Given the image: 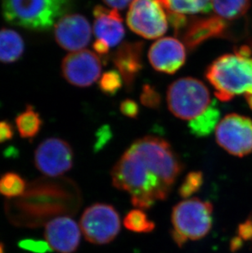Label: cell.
I'll return each instance as SVG.
<instances>
[{
    "label": "cell",
    "mask_w": 252,
    "mask_h": 253,
    "mask_svg": "<svg viewBox=\"0 0 252 253\" xmlns=\"http://www.w3.org/2000/svg\"><path fill=\"white\" fill-rule=\"evenodd\" d=\"M183 169L180 158L167 140L145 136L125 151L111 177L116 189L130 196L133 207L147 210L169 197Z\"/></svg>",
    "instance_id": "cell-1"
},
{
    "label": "cell",
    "mask_w": 252,
    "mask_h": 253,
    "mask_svg": "<svg viewBox=\"0 0 252 253\" xmlns=\"http://www.w3.org/2000/svg\"><path fill=\"white\" fill-rule=\"evenodd\" d=\"M205 77L222 102L244 95L252 109V57L248 46L220 56L207 67Z\"/></svg>",
    "instance_id": "cell-2"
},
{
    "label": "cell",
    "mask_w": 252,
    "mask_h": 253,
    "mask_svg": "<svg viewBox=\"0 0 252 253\" xmlns=\"http://www.w3.org/2000/svg\"><path fill=\"white\" fill-rule=\"evenodd\" d=\"M76 0H2V15L8 23L47 31L74 7Z\"/></svg>",
    "instance_id": "cell-3"
},
{
    "label": "cell",
    "mask_w": 252,
    "mask_h": 253,
    "mask_svg": "<svg viewBox=\"0 0 252 253\" xmlns=\"http://www.w3.org/2000/svg\"><path fill=\"white\" fill-rule=\"evenodd\" d=\"M211 203L190 198L177 203L172 210V239L178 248L198 241L209 234L213 225Z\"/></svg>",
    "instance_id": "cell-4"
},
{
    "label": "cell",
    "mask_w": 252,
    "mask_h": 253,
    "mask_svg": "<svg viewBox=\"0 0 252 253\" xmlns=\"http://www.w3.org/2000/svg\"><path fill=\"white\" fill-rule=\"evenodd\" d=\"M167 100L168 108L174 117L191 121L209 107L210 94L200 80L183 77L169 86Z\"/></svg>",
    "instance_id": "cell-5"
},
{
    "label": "cell",
    "mask_w": 252,
    "mask_h": 253,
    "mask_svg": "<svg viewBox=\"0 0 252 253\" xmlns=\"http://www.w3.org/2000/svg\"><path fill=\"white\" fill-rule=\"evenodd\" d=\"M80 227L87 241L96 245H105L118 236L122 229V220L113 206L94 203L84 211Z\"/></svg>",
    "instance_id": "cell-6"
},
{
    "label": "cell",
    "mask_w": 252,
    "mask_h": 253,
    "mask_svg": "<svg viewBox=\"0 0 252 253\" xmlns=\"http://www.w3.org/2000/svg\"><path fill=\"white\" fill-rule=\"evenodd\" d=\"M126 22L131 31L148 40L160 38L168 29V17L160 0H133Z\"/></svg>",
    "instance_id": "cell-7"
},
{
    "label": "cell",
    "mask_w": 252,
    "mask_h": 253,
    "mask_svg": "<svg viewBox=\"0 0 252 253\" xmlns=\"http://www.w3.org/2000/svg\"><path fill=\"white\" fill-rule=\"evenodd\" d=\"M215 139L231 155H249L252 153V120L237 113L227 115L217 126Z\"/></svg>",
    "instance_id": "cell-8"
},
{
    "label": "cell",
    "mask_w": 252,
    "mask_h": 253,
    "mask_svg": "<svg viewBox=\"0 0 252 253\" xmlns=\"http://www.w3.org/2000/svg\"><path fill=\"white\" fill-rule=\"evenodd\" d=\"M73 150L69 143L58 138L45 139L35 153L37 169L48 176H60L73 167Z\"/></svg>",
    "instance_id": "cell-9"
},
{
    "label": "cell",
    "mask_w": 252,
    "mask_h": 253,
    "mask_svg": "<svg viewBox=\"0 0 252 253\" xmlns=\"http://www.w3.org/2000/svg\"><path fill=\"white\" fill-rule=\"evenodd\" d=\"M93 31L97 40L93 49L100 55H107L110 48L118 45L124 38V24L122 16L116 9L98 5L93 9Z\"/></svg>",
    "instance_id": "cell-10"
},
{
    "label": "cell",
    "mask_w": 252,
    "mask_h": 253,
    "mask_svg": "<svg viewBox=\"0 0 252 253\" xmlns=\"http://www.w3.org/2000/svg\"><path fill=\"white\" fill-rule=\"evenodd\" d=\"M62 70L63 77L70 84L88 87L100 77L102 62L92 51H76L65 57Z\"/></svg>",
    "instance_id": "cell-11"
},
{
    "label": "cell",
    "mask_w": 252,
    "mask_h": 253,
    "mask_svg": "<svg viewBox=\"0 0 252 253\" xmlns=\"http://www.w3.org/2000/svg\"><path fill=\"white\" fill-rule=\"evenodd\" d=\"M92 29L81 14H67L55 25V39L62 48L76 52L85 48L91 41Z\"/></svg>",
    "instance_id": "cell-12"
},
{
    "label": "cell",
    "mask_w": 252,
    "mask_h": 253,
    "mask_svg": "<svg viewBox=\"0 0 252 253\" xmlns=\"http://www.w3.org/2000/svg\"><path fill=\"white\" fill-rule=\"evenodd\" d=\"M185 47L181 41L173 37H166L156 41L148 51V60L157 72L174 74L185 64Z\"/></svg>",
    "instance_id": "cell-13"
},
{
    "label": "cell",
    "mask_w": 252,
    "mask_h": 253,
    "mask_svg": "<svg viewBox=\"0 0 252 253\" xmlns=\"http://www.w3.org/2000/svg\"><path fill=\"white\" fill-rule=\"evenodd\" d=\"M228 29V22L217 16L194 17L188 20L178 36L188 49L193 51L210 39L224 38Z\"/></svg>",
    "instance_id": "cell-14"
},
{
    "label": "cell",
    "mask_w": 252,
    "mask_h": 253,
    "mask_svg": "<svg viewBox=\"0 0 252 253\" xmlns=\"http://www.w3.org/2000/svg\"><path fill=\"white\" fill-rule=\"evenodd\" d=\"M44 236L53 251L74 253L81 244V228L72 218L57 217L46 225Z\"/></svg>",
    "instance_id": "cell-15"
},
{
    "label": "cell",
    "mask_w": 252,
    "mask_h": 253,
    "mask_svg": "<svg viewBox=\"0 0 252 253\" xmlns=\"http://www.w3.org/2000/svg\"><path fill=\"white\" fill-rule=\"evenodd\" d=\"M143 43L125 42L112 55L115 67L128 87L133 85L143 69Z\"/></svg>",
    "instance_id": "cell-16"
},
{
    "label": "cell",
    "mask_w": 252,
    "mask_h": 253,
    "mask_svg": "<svg viewBox=\"0 0 252 253\" xmlns=\"http://www.w3.org/2000/svg\"><path fill=\"white\" fill-rule=\"evenodd\" d=\"M220 118V111L216 100L212 101L209 107L198 117L191 120L188 128L191 134L198 138L209 136L216 129Z\"/></svg>",
    "instance_id": "cell-17"
},
{
    "label": "cell",
    "mask_w": 252,
    "mask_h": 253,
    "mask_svg": "<svg viewBox=\"0 0 252 253\" xmlns=\"http://www.w3.org/2000/svg\"><path fill=\"white\" fill-rule=\"evenodd\" d=\"M24 49V41L19 34L10 29L0 30V62H16L22 57Z\"/></svg>",
    "instance_id": "cell-18"
},
{
    "label": "cell",
    "mask_w": 252,
    "mask_h": 253,
    "mask_svg": "<svg viewBox=\"0 0 252 253\" xmlns=\"http://www.w3.org/2000/svg\"><path fill=\"white\" fill-rule=\"evenodd\" d=\"M217 17L228 22L240 19L248 12L251 0H211Z\"/></svg>",
    "instance_id": "cell-19"
},
{
    "label": "cell",
    "mask_w": 252,
    "mask_h": 253,
    "mask_svg": "<svg viewBox=\"0 0 252 253\" xmlns=\"http://www.w3.org/2000/svg\"><path fill=\"white\" fill-rule=\"evenodd\" d=\"M167 12L193 15L208 13L211 10V0H160Z\"/></svg>",
    "instance_id": "cell-20"
},
{
    "label": "cell",
    "mask_w": 252,
    "mask_h": 253,
    "mask_svg": "<svg viewBox=\"0 0 252 253\" xmlns=\"http://www.w3.org/2000/svg\"><path fill=\"white\" fill-rule=\"evenodd\" d=\"M17 129L20 135L25 139H31L38 134L42 121L41 117L31 106L26 108V110L17 117L16 119Z\"/></svg>",
    "instance_id": "cell-21"
},
{
    "label": "cell",
    "mask_w": 252,
    "mask_h": 253,
    "mask_svg": "<svg viewBox=\"0 0 252 253\" xmlns=\"http://www.w3.org/2000/svg\"><path fill=\"white\" fill-rule=\"evenodd\" d=\"M123 223L128 230L138 234L150 233L156 228L155 223L148 218L144 210L138 208L128 211Z\"/></svg>",
    "instance_id": "cell-22"
},
{
    "label": "cell",
    "mask_w": 252,
    "mask_h": 253,
    "mask_svg": "<svg viewBox=\"0 0 252 253\" xmlns=\"http://www.w3.org/2000/svg\"><path fill=\"white\" fill-rule=\"evenodd\" d=\"M26 189V181L17 173L8 172L0 178V194L7 198L21 196Z\"/></svg>",
    "instance_id": "cell-23"
},
{
    "label": "cell",
    "mask_w": 252,
    "mask_h": 253,
    "mask_svg": "<svg viewBox=\"0 0 252 253\" xmlns=\"http://www.w3.org/2000/svg\"><path fill=\"white\" fill-rule=\"evenodd\" d=\"M204 183V175L200 170L191 171L186 175L182 182L178 194L184 199H188L198 193Z\"/></svg>",
    "instance_id": "cell-24"
},
{
    "label": "cell",
    "mask_w": 252,
    "mask_h": 253,
    "mask_svg": "<svg viewBox=\"0 0 252 253\" xmlns=\"http://www.w3.org/2000/svg\"><path fill=\"white\" fill-rule=\"evenodd\" d=\"M122 77L117 71H109L102 75L99 82V88L108 95H114L122 88Z\"/></svg>",
    "instance_id": "cell-25"
},
{
    "label": "cell",
    "mask_w": 252,
    "mask_h": 253,
    "mask_svg": "<svg viewBox=\"0 0 252 253\" xmlns=\"http://www.w3.org/2000/svg\"><path fill=\"white\" fill-rule=\"evenodd\" d=\"M18 247L22 250L33 253H48L53 251L48 242L41 239H22L18 242Z\"/></svg>",
    "instance_id": "cell-26"
},
{
    "label": "cell",
    "mask_w": 252,
    "mask_h": 253,
    "mask_svg": "<svg viewBox=\"0 0 252 253\" xmlns=\"http://www.w3.org/2000/svg\"><path fill=\"white\" fill-rule=\"evenodd\" d=\"M141 102L143 105L149 108H156L161 103V97L152 86L147 84L143 87V92L141 94Z\"/></svg>",
    "instance_id": "cell-27"
},
{
    "label": "cell",
    "mask_w": 252,
    "mask_h": 253,
    "mask_svg": "<svg viewBox=\"0 0 252 253\" xmlns=\"http://www.w3.org/2000/svg\"><path fill=\"white\" fill-rule=\"evenodd\" d=\"M243 241H252V216L248 217L244 222L238 225V234Z\"/></svg>",
    "instance_id": "cell-28"
},
{
    "label": "cell",
    "mask_w": 252,
    "mask_h": 253,
    "mask_svg": "<svg viewBox=\"0 0 252 253\" xmlns=\"http://www.w3.org/2000/svg\"><path fill=\"white\" fill-rule=\"evenodd\" d=\"M121 111L126 117L133 118L138 116L139 109H138V104L135 102L127 99L122 102L121 104Z\"/></svg>",
    "instance_id": "cell-29"
},
{
    "label": "cell",
    "mask_w": 252,
    "mask_h": 253,
    "mask_svg": "<svg viewBox=\"0 0 252 253\" xmlns=\"http://www.w3.org/2000/svg\"><path fill=\"white\" fill-rule=\"evenodd\" d=\"M13 137V129L7 122H0V143L10 140Z\"/></svg>",
    "instance_id": "cell-30"
},
{
    "label": "cell",
    "mask_w": 252,
    "mask_h": 253,
    "mask_svg": "<svg viewBox=\"0 0 252 253\" xmlns=\"http://www.w3.org/2000/svg\"><path fill=\"white\" fill-rule=\"evenodd\" d=\"M106 4L112 7V9L123 10L128 4H131L133 0H102Z\"/></svg>",
    "instance_id": "cell-31"
},
{
    "label": "cell",
    "mask_w": 252,
    "mask_h": 253,
    "mask_svg": "<svg viewBox=\"0 0 252 253\" xmlns=\"http://www.w3.org/2000/svg\"><path fill=\"white\" fill-rule=\"evenodd\" d=\"M243 240L241 239L240 237L237 236L234 237L230 243V250L233 253L238 251L239 249L243 247Z\"/></svg>",
    "instance_id": "cell-32"
},
{
    "label": "cell",
    "mask_w": 252,
    "mask_h": 253,
    "mask_svg": "<svg viewBox=\"0 0 252 253\" xmlns=\"http://www.w3.org/2000/svg\"><path fill=\"white\" fill-rule=\"evenodd\" d=\"M0 253H4V247L2 244H0Z\"/></svg>",
    "instance_id": "cell-33"
}]
</instances>
